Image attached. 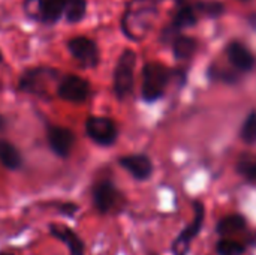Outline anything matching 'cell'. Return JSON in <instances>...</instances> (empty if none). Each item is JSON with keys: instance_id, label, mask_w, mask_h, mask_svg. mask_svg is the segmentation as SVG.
I'll use <instances>...</instances> for the list:
<instances>
[{"instance_id": "cell-1", "label": "cell", "mask_w": 256, "mask_h": 255, "mask_svg": "<svg viewBox=\"0 0 256 255\" xmlns=\"http://www.w3.org/2000/svg\"><path fill=\"white\" fill-rule=\"evenodd\" d=\"M156 15V0H129L122 17V32L128 39L140 42L152 30Z\"/></svg>"}, {"instance_id": "cell-2", "label": "cell", "mask_w": 256, "mask_h": 255, "mask_svg": "<svg viewBox=\"0 0 256 255\" xmlns=\"http://www.w3.org/2000/svg\"><path fill=\"white\" fill-rule=\"evenodd\" d=\"M62 75L57 69L50 66H34L26 69L18 80V90L28 95L46 96L51 86L60 81Z\"/></svg>"}, {"instance_id": "cell-3", "label": "cell", "mask_w": 256, "mask_h": 255, "mask_svg": "<svg viewBox=\"0 0 256 255\" xmlns=\"http://www.w3.org/2000/svg\"><path fill=\"white\" fill-rule=\"evenodd\" d=\"M171 71L158 62H148L142 68V87L141 95L146 102H154L160 99L168 87Z\"/></svg>"}, {"instance_id": "cell-4", "label": "cell", "mask_w": 256, "mask_h": 255, "mask_svg": "<svg viewBox=\"0 0 256 255\" xmlns=\"http://www.w3.org/2000/svg\"><path fill=\"white\" fill-rule=\"evenodd\" d=\"M136 65V54L126 48L120 54L114 69V93L118 101H124L134 90V72Z\"/></svg>"}, {"instance_id": "cell-5", "label": "cell", "mask_w": 256, "mask_h": 255, "mask_svg": "<svg viewBox=\"0 0 256 255\" xmlns=\"http://www.w3.org/2000/svg\"><path fill=\"white\" fill-rule=\"evenodd\" d=\"M206 219V207L202 201H194V218L192 221L177 234L174 242L171 243V251L174 255H188L194 240L200 236Z\"/></svg>"}, {"instance_id": "cell-6", "label": "cell", "mask_w": 256, "mask_h": 255, "mask_svg": "<svg viewBox=\"0 0 256 255\" xmlns=\"http://www.w3.org/2000/svg\"><path fill=\"white\" fill-rule=\"evenodd\" d=\"M64 0H24V14L40 24L52 26L63 17Z\"/></svg>"}, {"instance_id": "cell-7", "label": "cell", "mask_w": 256, "mask_h": 255, "mask_svg": "<svg viewBox=\"0 0 256 255\" xmlns=\"http://www.w3.org/2000/svg\"><path fill=\"white\" fill-rule=\"evenodd\" d=\"M84 129L87 137L102 147L112 146L118 138V129L112 119L104 116H92L86 120Z\"/></svg>"}, {"instance_id": "cell-8", "label": "cell", "mask_w": 256, "mask_h": 255, "mask_svg": "<svg viewBox=\"0 0 256 255\" xmlns=\"http://www.w3.org/2000/svg\"><path fill=\"white\" fill-rule=\"evenodd\" d=\"M92 201L99 213H110L120 207V203L123 201V195L111 180L104 179L93 185Z\"/></svg>"}, {"instance_id": "cell-9", "label": "cell", "mask_w": 256, "mask_h": 255, "mask_svg": "<svg viewBox=\"0 0 256 255\" xmlns=\"http://www.w3.org/2000/svg\"><path fill=\"white\" fill-rule=\"evenodd\" d=\"M90 92H92L90 83L74 74L63 75L56 89V93L60 99L72 102V104L86 102L90 96Z\"/></svg>"}, {"instance_id": "cell-10", "label": "cell", "mask_w": 256, "mask_h": 255, "mask_svg": "<svg viewBox=\"0 0 256 255\" xmlns=\"http://www.w3.org/2000/svg\"><path fill=\"white\" fill-rule=\"evenodd\" d=\"M68 50L70 56L86 69L96 68L100 60L98 44L87 36H75L68 41Z\"/></svg>"}, {"instance_id": "cell-11", "label": "cell", "mask_w": 256, "mask_h": 255, "mask_svg": "<svg viewBox=\"0 0 256 255\" xmlns=\"http://www.w3.org/2000/svg\"><path fill=\"white\" fill-rule=\"evenodd\" d=\"M46 141L50 149L58 156L66 159L70 155V150L75 144V134L58 125H48L46 126Z\"/></svg>"}, {"instance_id": "cell-12", "label": "cell", "mask_w": 256, "mask_h": 255, "mask_svg": "<svg viewBox=\"0 0 256 255\" xmlns=\"http://www.w3.org/2000/svg\"><path fill=\"white\" fill-rule=\"evenodd\" d=\"M198 17H200V12H198L196 5L182 3L178 6V9L176 11V15L172 18L171 24L165 29V32L162 35L164 41H172L182 29L190 27L192 24H195Z\"/></svg>"}, {"instance_id": "cell-13", "label": "cell", "mask_w": 256, "mask_h": 255, "mask_svg": "<svg viewBox=\"0 0 256 255\" xmlns=\"http://www.w3.org/2000/svg\"><path fill=\"white\" fill-rule=\"evenodd\" d=\"M118 165L124 168L135 180H140V182L150 179L153 174V162L144 153L124 155L118 158Z\"/></svg>"}, {"instance_id": "cell-14", "label": "cell", "mask_w": 256, "mask_h": 255, "mask_svg": "<svg viewBox=\"0 0 256 255\" xmlns=\"http://www.w3.org/2000/svg\"><path fill=\"white\" fill-rule=\"evenodd\" d=\"M226 56L230 63L240 72H249L255 68L256 59L254 53L240 41H232L226 47Z\"/></svg>"}, {"instance_id": "cell-15", "label": "cell", "mask_w": 256, "mask_h": 255, "mask_svg": "<svg viewBox=\"0 0 256 255\" xmlns=\"http://www.w3.org/2000/svg\"><path fill=\"white\" fill-rule=\"evenodd\" d=\"M50 233L52 237H56L57 240L63 242L68 246L70 255H84L86 252V245H84L82 239L72 228L63 225V224H51Z\"/></svg>"}, {"instance_id": "cell-16", "label": "cell", "mask_w": 256, "mask_h": 255, "mask_svg": "<svg viewBox=\"0 0 256 255\" xmlns=\"http://www.w3.org/2000/svg\"><path fill=\"white\" fill-rule=\"evenodd\" d=\"M216 231L220 237L238 236L248 231V219L242 213H230L218 222Z\"/></svg>"}, {"instance_id": "cell-17", "label": "cell", "mask_w": 256, "mask_h": 255, "mask_svg": "<svg viewBox=\"0 0 256 255\" xmlns=\"http://www.w3.org/2000/svg\"><path fill=\"white\" fill-rule=\"evenodd\" d=\"M0 164L10 171L20 170L22 167L21 152L8 140H0Z\"/></svg>"}, {"instance_id": "cell-18", "label": "cell", "mask_w": 256, "mask_h": 255, "mask_svg": "<svg viewBox=\"0 0 256 255\" xmlns=\"http://www.w3.org/2000/svg\"><path fill=\"white\" fill-rule=\"evenodd\" d=\"M172 53L176 56V59L178 60H184L189 59L195 50H196V39H194L192 36H184V35H177L172 41Z\"/></svg>"}, {"instance_id": "cell-19", "label": "cell", "mask_w": 256, "mask_h": 255, "mask_svg": "<svg viewBox=\"0 0 256 255\" xmlns=\"http://www.w3.org/2000/svg\"><path fill=\"white\" fill-rule=\"evenodd\" d=\"M249 245L237 237H219L216 243L218 255H244Z\"/></svg>"}, {"instance_id": "cell-20", "label": "cell", "mask_w": 256, "mask_h": 255, "mask_svg": "<svg viewBox=\"0 0 256 255\" xmlns=\"http://www.w3.org/2000/svg\"><path fill=\"white\" fill-rule=\"evenodd\" d=\"M87 14V0H64L63 15L68 23L76 24L84 20Z\"/></svg>"}, {"instance_id": "cell-21", "label": "cell", "mask_w": 256, "mask_h": 255, "mask_svg": "<svg viewBox=\"0 0 256 255\" xmlns=\"http://www.w3.org/2000/svg\"><path fill=\"white\" fill-rule=\"evenodd\" d=\"M236 170L244 180L256 183V155H242L236 164Z\"/></svg>"}, {"instance_id": "cell-22", "label": "cell", "mask_w": 256, "mask_h": 255, "mask_svg": "<svg viewBox=\"0 0 256 255\" xmlns=\"http://www.w3.org/2000/svg\"><path fill=\"white\" fill-rule=\"evenodd\" d=\"M242 140L248 144H255L256 143V111L249 113V116L244 119V123L240 131Z\"/></svg>"}, {"instance_id": "cell-23", "label": "cell", "mask_w": 256, "mask_h": 255, "mask_svg": "<svg viewBox=\"0 0 256 255\" xmlns=\"http://www.w3.org/2000/svg\"><path fill=\"white\" fill-rule=\"evenodd\" d=\"M196 8L200 14H204L207 17H218L224 12V5L219 2H202L196 5Z\"/></svg>"}, {"instance_id": "cell-24", "label": "cell", "mask_w": 256, "mask_h": 255, "mask_svg": "<svg viewBox=\"0 0 256 255\" xmlns=\"http://www.w3.org/2000/svg\"><path fill=\"white\" fill-rule=\"evenodd\" d=\"M57 210H58V213H62V215H64V216L72 218V216L78 212V206H76L75 203H60V204L57 206Z\"/></svg>"}, {"instance_id": "cell-25", "label": "cell", "mask_w": 256, "mask_h": 255, "mask_svg": "<svg viewBox=\"0 0 256 255\" xmlns=\"http://www.w3.org/2000/svg\"><path fill=\"white\" fill-rule=\"evenodd\" d=\"M4 125H6V122H4L3 116L0 114V129H3V128H4Z\"/></svg>"}, {"instance_id": "cell-26", "label": "cell", "mask_w": 256, "mask_h": 255, "mask_svg": "<svg viewBox=\"0 0 256 255\" xmlns=\"http://www.w3.org/2000/svg\"><path fill=\"white\" fill-rule=\"evenodd\" d=\"M0 255H15V254H14V252H10V251H2Z\"/></svg>"}, {"instance_id": "cell-27", "label": "cell", "mask_w": 256, "mask_h": 255, "mask_svg": "<svg viewBox=\"0 0 256 255\" xmlns=\"http://www.w3.org/2000/svg\"><path fill=\"white\" fill-rule=\"evenodd\" d=\"M3 62V54H2V51H0V63Z\"/></svg>"}, {"instance_id": "cell-28", "label": "cell", "mask_w": 256, "mask_h": 255, "mask_svg": "<svg viewBox=\"0 0 256 255\" xmlns=\"http://www.w3.org/2000/svg\"><path fill=\"white\" fill-rule=\"evenodd\" d=\"M240 2H249V0H240Z\"/></svg>"}]
</instances>
